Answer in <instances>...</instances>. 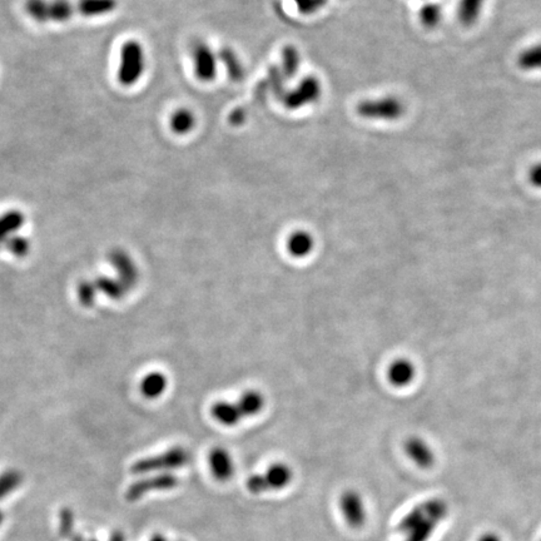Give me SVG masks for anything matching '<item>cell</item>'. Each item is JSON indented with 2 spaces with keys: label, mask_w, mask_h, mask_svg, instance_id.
Wrapping results in <instances>:
<instances>
[{
  "label": "cell",
  "mask_w": 541,
  "mask_h": 541,
  "mask_svg": "<svg viewBox=\"0 0 541 541\" xmlns=\"http://www.w3.org/2000/svg\"><path fill=\"white\" fill-rule=\"evenodd\" d=\"M406 106L400 98L395 96L380 97L373 99H365L356 106V111L364 119L386 121L393 122L403 117Z\"/></svg>",
  "instance_id": "obj_1"
},
{
  "label": "cell",
  "mask_w": 541,
  "mask_h": 541,
  "mask_svg": "<svg viewBox=\"0 0 541 541\" xmlns=\"http://www.w3.org/2000/svg\"><path fill=\"white\" fill-rule=\"evenodd\" d=\"M26 11L39 23H62L78 14V8L70 0H27Z\"/></svg>",
  "instance_id": "obj_2"
},
{
  "label": "cell",
  "mask_w": 541,
  "mask_h": 541,
  "mask_svg": "<svg viewBox=\"0 0 541 541\" xmlns=\"http://www.w3.org/2000/svg\"><path fill=\"white\" fill-rule=\"evenodd\" d=\"M146 55L142 44L136 40L126 43L121 50V63L118 70V80L124 87L136 84L143 75Z\"/></svg>",
  "instance_id": "obj_3"
},
{
  "label": "cell",
  "mask_w": 541,
  "mask_h": 541,
  "mask_svg": "<svg viewBox=\"0 0 541 541\" xmlns=\"http://www.w3.org/2000/svg\"><path fill=\"white\" fill-rule=\"evenodd\" d=\"M191 455L185 447H172L160 455L146 457L133 464L131 470L136 475L154 471H170L183 467L190 462Z\"/></svg>",
  "instance_id": "obj_4"
},
{
  "label": "cell",
  "mask_w": 541,
  "mask_h": 541,
  "mask_svg": "<svg viewBox=\"0 0 541 541\" xmlns=\"http://www.w3.org/2000/svg\"><path fill=\"white\" fill-rule=\"evenodd\" d=\"M322 94V85L316 77L303 78L297 87L287 90L281 102L290 111H297L300 108L313 104L319 101Z\"/></svg>",
  "instance_id": "obj_5"
},
{
  "label": "cell",
  "mask_w": 541,
  "mask_h": 541,
  "mask_svg": "<svg viewBox=\"0 0 541 541\" xmlns=\"http://www.w3.org/2000/svg\"><path fill=\"white\" fill-rule=\"evenodd\" d=\"M178 483H180V480L175 474L162 472L160 475H154L151 478L142 479V480L133 483L128 488L126 499L133 503V501L142 499L147 493H152V491L172 490V488H177Z\"/></svg>",
  "instance_id": "obj_6"
},
{
  "label": "cell",
  "mask_w": 541,
  "mask_h": 541,
  "mask_svg": "<svg viewBox=\"0 0 541 541\" xmlns=\"http://www.w3.org/2000/svg\"><path fill=\"white\" fill-rule=\"evenodd\" d=\"M191 54L197 78L204 83L213 82L217 75V54L208 47L207 43L202 40H197L192 44Z\"/></svg>",
  "instance_id": "obj_7"
},
{
  "label": "cell",
  "mask_w": 541,
  "mask_h": 541,
  "mask_svg": "<svg viewBox=\"0 0 541 541\" xmlns=\"http://www.w3.org/2000/svg\"><path fill=\"white\" fill-rule=\"evenodd\" d=\"M340 508L347 525L360 529L366 523V506L360 493L347 490L341 495Z\"/></svg>",
  "instance_id": "obj_8"
},
{
  "label": "cell",
  "mask_w": 541,
  "mask_h": 541,
  "mask_svg": "<svg viewBox=\"0 0 541 541\" xmlns=\"http://www.w3.org/2000/svg\"><path fill=\"white\" fill-rule=\"evenodd\" d=\"M211 471L218 481H229L234 476V462L229 451L223 447H214L208 455Z\"/></svg>",
  "instance_id": "obj_9"
},
{
  "label": "cell",
  "mask_w": 541,
  "mask_h": 541,
  "mask_svg": "<svg viewBox=\"0 0 541 541\" xmlns=\"http://www.w3.org/2000/svg\"><path fill=\"white\" fill-rule=\"evenodd\" d=\"M405 451L408 457L422 469H429L435 462V454L422 439L420 437H411L405 444Z\"/></svg>",
  "instance_id": "obj_10"
},
{
  "label": "cell",
  "mask_w": 541,
  "mask_h": 541,
  "mask_svg": "<svg viewBox=\"0 0 541 541\" xmlns=\"http://www.w3.org/2000/svg\"><path fill=\"white\" fill-rule=\"evenodd\" d=\"M415 370L414 364L406 359H398L393 361L388 370V381L393 383V386L403 388L410 385L414 380Z\"/></svg>",
  "instance_id": "obj_11"
},
{
  "label": "cell",
  "mask_w": 541,
  "mask_h": 541,
  "mask_svg": "<svg viewBox=\"0 0 541 541\" xmlns=\"http://www.w3.org/2000/svg\"><path fill=\"white\" fill-rule=\"evenodd\" d=\"M211 415L213 419L223 426H236L244 420L237 403L227 401H218L214 403L211 409Z\"/></svg>",
  "instance_id": "obj_12"
},
{
  "label": "cell",
  "mask_w": 541,
  "mask_h": 541,
  "mask_svg": "<svg viewBox=\"0 0 541 541\" xmlns=\"http://www.w3.org/2000/svg\"><path fill=\"white\" fill-rule=\"evenodd\" d=\"M293 471L291 467L283 462H276L270 465L265 474V479L270 490H282L291 483Z\"/></svg>",
  "instance_id": "obj_13"
},
{
  "label": "cell",
  "mask_w": 541,
  "mask_h": 541,
  "mask_svg": "<svg viewBox=\"0 0 541 541\" xmlns=\"http://www.w3.org/2000/svg\"><path fill=\"white\" fill-rule=\"evenodd\" d=\"M315 239L306 231H296L287 239V251L296 258H303L312 252Z\"/></svg>",
  "instance_id": "obj_14"
},
{
  "label": "cell",
  "mask_w": 541,
  "mask_h": 541,
  "mask_svg": "<svg viewBox=\"0 0 541 541\" xmlns=\"http://www.w3.org/2000/svg\"><path fill=\"white\" fill-rule=\"evenodd\" d=\"M486 0H459L457 19L464 27H472L483 13Z\"/></svg>",
  "instance_id": "obj_15"
},
{
  "label": "cell",
  "mask_w": 541,
  "mask_h": 541,
  "mask_svg": "<svg viewBox=\"0 0 541 541\" xmlns=\"http://www.w3.org/2000/svg\"><path fill=\"white\" fill-rule=\"evenodd\" d=\"M237 406H239L241 414L244 417H250L255 415L260 414L261 411L265 408V396L263 393L257 391V390H247L242 393V396L237 400Z\"/></svg>",
  "instance_id": "obj_16"
},
{
  "label": "cell",
  "mask_w": 541,
  "mask_h": 541,
  "mask_svg": "<svg viewBox=\"0 0 541 541\" xmlns=\"http://www.w3.org/2000/svg\"><path fill=\"white\" fill-rule=\"evenodd\" d=\"M218 59L222 62L229 80L232 82H242L246 75L244 63L234 49L222 48L218 53Z\"/></svg>",
  "instance_id": "obj_17"
},
{
  "label": "cell",
  "mask_w": 541,
  "mask_h": 541,
  "mask_svg": "<svg viewBox=\"0 0 541 541\" xmlns=\"http://www.w3.org/2000/svg\"><path fill=\"white\" fill-rule=\"evenodd\" d=\"M78 14L83 16H101L109 14L117 8V0H78Z\"/></svg>",
  "instance_id": "obj_18"
},
{
  "label": "cell",
  "mask_w": 541,
  "mask_h": 541,
  "mask_svg": "<svg viewBox=\"0 0 541 541\" xmlns=\"http://www.w3.org/2000/svg\"><path fill=\"white\" fill-rule=\"evenodd\" d=\"M516 64L524 72L541 70V43L523 49L516 57Z\"/></svg>",
  "instance_id": "obj_19"
},
{
  "label": "cell",
  "mask_w": 541,
  "mask_h": 541,
  "mask_svg": "<svg viewBox=\"0 0 541 541\" xmlns=\"http://www.w3.org/2000/svg\"><path fill=\"white\" fill-rule=\"evenodd\" d=\"M170 128L175 134L185 136L193 131L196 127V116L193 111L187 109V108H180L172 114L170 117Z\"/></svg>",
  "instance_id": "obj_20"
},
{
  "label": "cell",
  "mask_w": 541,
  "mask_h": 541,
  "mask_svg": "<svg viewBox=\"0 0 541 541\" xmlns=\"http://www.w3.org/2000/svg\"><path fill=\"white\" fill-rule=\"evenodd\" d=\"M301 64V57L298 53L297 48L293 45H286L282 49L281 70L282 75L285 78H293L297 75L298 68Z\"/></svg>",
  "instance_id": "obj_21"
},
{
  "label": "cell",
  "mask_w": 541,
  "mask_h": 541,
  "mask_svg": "<svg viewBox=\"0 0 541 541\" xmlns=\"http://www.w3.org/2000/svg\"><path fill=\"white\" fill-rule=\"evenodd\" d=\"M167 388V378L160 372L149 373L142 382V393L148 398H155L165 393Z\"/></svg>",
  "instance_id": "obj_22"
},
{
  "label": "cell",
  "mask_w": 541,
  "mask_h": 541,
  "mask_svg": "<svg viewBox=\"0 0 541 541\" xmlns=\"http://www.w3.org/2000/svg\"><path fill=\"white\" fill-rule=\"evenodd\" d=\"M442 16H444L442 8L432 1L426 3L419 11L420 23L422 24V27L427 29H434L437 27L442 21Z\"/></svg>",
  "instance_id": "obj_23"
},
{
  "label": "cell",
  "mask_w": 541,
  "mask_h": 541,
  "mask_svg": "<svg viewBox=\"0 0 541 541\" xmlns=\"http://www.w3.org/2000/svg\"><path fill=\"white\" fill-rule=\"evenodd\" d=\"M23 481V475L18 470H6L0 474V500L6 499L11 493L19 488Z\"/></svg>",
  "instance_id": "obj_24"
},
{
  "label": "cell",
  "mask_w": 541,
  "mask_h": 541,
  "mask_svg": "<svg viewBox=\"0 0 541 541\" xmlns=\"http://www.w3.org/2000/svg\"><path fill=\"white\" fill-rule=\"evenodd\" d=\"M440 521L426 514L424 520L415 528L414 530L410 531L406 537V541H427L431 534L435 530L436 526Z\"/></svg>",
  "instance_id": "obj_25"
},
{
  "label": "cell",
  "mask_w": 541,
  "mask_h": 541,
  "mask_svg": "<svg viewBox=\"0 0 541 541\" xmlns=\"http://www.w3.org/2000/svg\"><path fill=\"white\" fill-rule=\"evenodd\" d=\"M425 518H426V513H425L424 505L416 506L403 516V520L398 524V531L408 535L410 531L414 530L415 528L424 520Z\"/></svg>",
  "instance_id": "obj_26"
},
{
  "label": "cell",
  "mask_w": 541,
  "mask_h": 541,
  "mask_svg": "<svg viewBox=\"0 0 541 541\" xmlns=\"http://www.w3.org/2000/svg\"><path fill=\"white\" fill-rule=\"evenodd\" d=\"M24 223V216L18 211H11L0 217V239L11 232H14Z\"/></svg>",
  "instance_id": "obj_27"
},
{
  "label": "cell",
  "mask_w": 541,
  "mask_h": 541,
  "mask_svg": "<svg viewBox=\"0 0 541 541\" xmlns=\"http://www.w3.org/2000/svg\"><path fill=\"white\" fill-rule=\"evenodd\" d=\"M285 77L282 75L280 67H270V72H268V82H270V88L273 94L281 101L287 89L285 88Z\"/></svg>",
  "instance_id": "obj_28"
},
{
  "label": "cell",
  "mask_w": 541,
  "mask_h": 541,
  "mask_svg": "<svg viewBox=\"0 0 541 541\" xmlns=\"http://www.w3.org/2000/svg\"><path fill=\"white\" fill-rule=\"evenodd\" d=\"M75 514L68 508H64L59 513V534L64 539H70L75 534Z\"/></svg>",
  "instance_id": "obj_29"
},
{
  "label": "cell",
  "mask_w": 541,
  "mask_h": 541,
  "mask_svg": "<svg viewBox=\"0 0 541 541\" xmlns=\"http://www.w3.org/2000/svg\"><path fill=\"white\" fill-rule=\"evenodd\" d=\"M293 1L297 6L298 11L305 16L315 14L327 4V0H293Z\"/></svg>",
  "instance_id": "obj_30"
},
{
  "label": "cell",
  "mask_w": 541,
  "mask_h": 541,
  "mask_svg": "<svg viewBox=\"0 0 541 541\" xmlns=\"http://www.w3.org/2000/svg\"><path fill=\"white\" fill-rule=\"evenodd\" d=\"M246 488L252 495H261L266 493L267 490H270L268 483L266 481L265 475H261V474H255L247 479Z\"/></svg>",
  "instance_id": "obj_31"
},
{
  "label": "cell",
  "mask_w": 541,
  "mask_h": 541,
  "mask_svg": "<svg viewBox=\"0 0 541 541\" xmlns=\"http://www.w3.org/2000/svg\"><path fill=\"white\" fill-rule=\"evenodd\" d=\"M528 180L531 186L541 188V162L531 165L530 170H528Z\"/></svg>",
  "instance_id": "obj_32"
},
{
  "label": "cell",
  "mask_w": 541,
  "mask_h": 541,
  "mask_svg": "<svg viewBox=\"0 0 541 541\" xmlns=\"http://www.w3.org/2000/svg\"><path fill=\"white\" fill-rule=\"evenodd\" d=\"M229 119L232 126L239 127L247 121V111H244V108H236L234 111L229 113Z\"/></svg>",
  "instance_id": "obj_33"
},
{
  "label": "cell",
  "mask_w": 541,
  "mask_h": 541,
  "mask_svg": "<svg viewBox=\"0 0 541 541\" xmlns=\"http://www.w3.org/2000/svg\"><path fill=\"white\" fill-rule=\"evenodd\" d=\"M478 541H503L498 534H493V532H488V534H483V536L479 537Z\"/></svg>",
  "instance_id": "obj_34"
},
{
  "label": "cell",
  "mask_w": 541,
  "mask_h": 541,
  "mask_svg": "<svg viewBox=\"0 0 541 541\" xmlns=\"http://www.w3.org/2000/svg\"><path fill=\"white\" fill-rule=\"evenodd\" d=\"M109 541H126V536H124L122 531H113L111 537H109Z\"/></svg>",
  "instance_id": "obj_35"
},
{
  "label": "cell",
  "mask_w": 541,
  "mask_h": 541,
  "mask_svg": "<svg viewBox=\"0 0 541 541\" xmlns=\"http://www.w3.org/2000/svg\"><path fill=\"white\" fill-rule=\"evenodd\" d=\"M149 541H168L162 534H154Z\"/></svg>",
  "instance_id": "obj_36"
},
{
  "label": "cell",
  "mask_w": 541,
  "mask_h": 541,
  "mask_svg": "<svg viewBox=\"0 0 541 541\" xmlns=\"http://www.w3.org/2000/svg\"><path fill=\"white\" fill-rule=\"evenodd\" d=\"M70 541H85L84 537H83V536L80 535V534H75H75H73V536L70 537Z\"/></svg>",
  "instance_id": "obj_37"
},
{
  "label": "cell",
  "mask_w": 541,
  "mask_h": 541,
  "mask_svg": "<svg viewBox=\"0 0 541 541\" xmlns=\"http://www.w3.org/2000/svg\"><path fill=\"white\" fill-rule=\"evenodd\" d=\"M3 521H4V514H3V511L0 510V526L3 525Z\"/></svg>",
  "instance_id": "obj_38"
},
{
  "label": "cell",
  "mask_w": 541,
  "mask_h": 541,
  "mask_svg": "<svg viewBox=\"0 0 541 541\" xmlns=\"http://www.w3.org/2000/svg\"><path fill=\"white\" fill-rule=\"evenodd\" d=\"M88 541H97V540H88Z\"/></svg>",
  "instance_id": "obj_39"
},
{
  "label": "cell",
  "mask_w": 541,
  "mask_h": 541,
  "mask_svg": "<svg viewBox=\"0 0 541 541\" xmlns=\"http://www.w3.org/2000/svg\"><path fill=\"white\" fill-rule=\"evenodd\" d=\"M541 541V540H540Z\"/></svg>",
  "instance_id": "obj_40"
}]
</instances>
